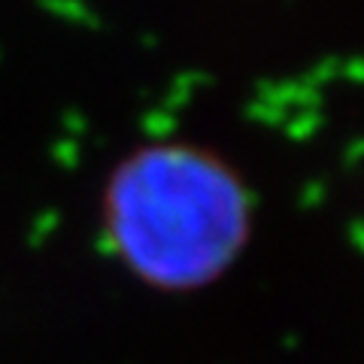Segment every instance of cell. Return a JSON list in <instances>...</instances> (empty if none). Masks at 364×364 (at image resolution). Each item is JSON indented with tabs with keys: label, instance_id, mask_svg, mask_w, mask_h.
<instances>
[{
	"label": "cell",
	"instance_id": "cell-1",
	"mask_svg": "<svg viewBox=\"0 0 364 364\" xmlns=\"http://www.w3.org/2000/svg\"><path fill=\"white\" fill-rule=\"evenodd\" d=\"M243 186L213 155L149 146L112 173L104 225L119 258L158 289L210 282L246 240Z\"/></svg>",
	"mask_w": 364,
	"mask_h": 364
}]
</instances>
